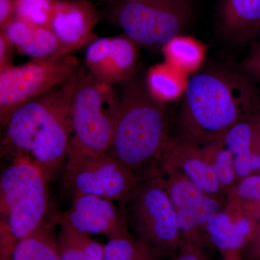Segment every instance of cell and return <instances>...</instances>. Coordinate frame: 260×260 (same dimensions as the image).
Instances as JSON below:
<instances>
[{
    "label": "cell",
    "instance_id": "obj_35",
    "mask_svg": "<svg viewBox=\"0 0 260 260\" xmlns=\"http://www.w3.org/2000/svg\"><path fill=\"white\" fill-rule=\"evenodd\" d=\"M259 124H260V123H259Z\"/></svg>",
    "mask_w": 260,
    "mask_h": 260
},
{
    "label": "cell",
    "instance_id": "obj_15",
    "mask_svg": "<svg viewBox=\"0 0 260 260\" xmlns=\"http://www.w3.org/2000/svg\"><path fill=\"white\" fill-rule=\"evenodd\" d=\"M221 143L233 156L237 177L244 178L260 169L259 116L244 118L228 130Z\"/></svg>",
    "mask_w": 260,
    "mask_h": 260
},
{
    "label": "cell",
    "instance_id": "obj_14",
    "mask_svg": "<svg viewBox=\"0 0 260 260\" xmlns=\"http://www.w3.org/2000/svg\"><path fill=\"white\" fill-rule=\"evenodd\" d=\"M0 32L16 50L32 59H56L70 54L47 27L32 25L15 18Z\"/></svg>",
    "mask_w": 260,
    "mask_h": 260
},
{
    "label": "cell",
    "instance_id": "obj_33",
    "mask_svg": "<svg viewBox=\"0 0 260 260\" xmlns=\"http://www.w3.org/2000/svg\"><path fill=\"white\" fill-rule=\"evenodd\" d=\"M257 204V217L260 220V203H256Z\"/></svg>",
    "mask_w": 260,
    "mask_h": 260
},
{
    "label": "cell",
    "instance_id": "obj_1",
    "mask_svg": "<svg viewBox=\"0 0 260 260\" xmlns=\"http://www.w3.org/2000/svg\"><path fill=\"white\" fill-rule=\"evenodd\" d=\"M77 73L19 108L3 128L2 151L10 160L27 159L42 169L49 180L68 158L71 138L70 112Z\"/></svg>",
    "mask_w": 260,
    "mask_h": 260
},
{
    "label": "cell",
    "instance_id": "obj_22",
    "mask_svg": "<svg viewBox=\"0 0 260 260\" xmlns=\"http://www.w3.org/2000/svg\"><path fill=\"white\" fill-rule=\"evenodd\" d=\"M166 62L189 74L196 72L204 60L205 48L189 37L179 36L162 46Z\"/></svg>",
    "mask_w": 260,
    "mask_h": 260
},
{
    "label": "cell",
    "instance_id": "obj_19",
    "mask_svg": "<svg viewBox=\"0 0 260 260\" xmlns=\"http://www.w3.org/2000/svg\"><path fill=\"white\" fill-rule=\"evenodd\" d=\"M60 231L56 237L61 260H103L105 244L92 239L58 217Z\"/></svg>",
    "mask_w": 260,
    "mask_h": 260
},
{
    "label": "cell",
    "instance_id": "obj_2",
    "mask_svg": "<svg viewBox=\"0 0 260 260\" xmlns=\"http://www.w3.org/2000/svg\"><path fill=\"white\" fill-rule=\"evenodd\" d=\"M114 133L109 153L140 181L153 177L170 146V124L165 104L133 77L121 83Z\"/></svg>",
    "mask_w": 260,
    "mask_h": 260
},
{
    "label": "cell",
    "instance_id": "obj_18",
    "mask_svg": "<svg viewBox=\"0 0 260 260\" xmlns=\"http://www.w3.org/2000/svg\"><path fill=\"white\" fill-rule=\"evenodd\" d=\"M221 23L228 37L240 44L257 38L260 0H223Z\"/></svg>",
    "mask_w": 260,
    "mask_h": 260
},
{
    "label": "cell",
    "instance_id": "obj_28",
    "mask_svg": "<svg viewBox=\"0 0 260 260\" xmlns=\"http://www.w3.org/2000/svg\"><path fill=\"white\" fill-rule=\"evenodd\" d=\"M0 236H1V250H0V260H12L13 251L18 241L10 232L9 228L4 220H1L0 225Z\"/></svg>",
    "mask_w": 260,
    "mask_h": 260
},
{
    "label": "cell",
    "instance_id": "obj_24",
    "mask_svg": "<svg viewBox=\"0 0 260 260\" xmlns=\"http://www.w3.org/2000/svg\"><path fill=\"white\" fill-rule=\"evenodd\" d=\"M59 0H15V18L49 28Z\"/></svg>",
    "mask_w": 260,
    "mask_h": 260
},
{
    "label": "cell",
    "instance_id": "obj_31",
    "mask_svg": "<svg viewBox=\"0 0 260 260\" xmlns=\"http://www.w3.org/2000/svg\"><path fill=\"white\" fill-rule=\"evenodd\" d=\"M15 48L8 40L4 34L0 32V71L13 66L12 54Z\"/></svg>",
    "mask_w": 260,
    "mask_h": 260
},
{
    "label": "cell",
    "instance_id": "obj_5",
    "mask_svg": "<svg viewBox=\"0 0 260 260\" xmlns=\"http://www.w3.org/2000/svg\"><path fill=\"white\" fill-rule=\"evenodd\" d=\"M49 181L42 169L23 158L11 160L2 173L1 220L18 242L46 223Z\"/></svg>",
    "mask_w": 260,
    "mask_h": 260
},
{
    "label": "cell",
    "instance_id": "obj_4",
    "mask_svg": "<svg viewBox=\"0 0 260 260\" xmlns=\"http://www.w3.org/2000/svg\"><path fill=\"white\" fill-rule=\"evenodd\" d=\"M114 86L99 81L80 65L71 104L68 154L109 152L119 102Z\"/></svg>",
    "mask_w": 260,
    "mask_h": 260
},
{
    "label": "cell",
    "instance_id": "obj_34",
    "mask_svg": "<svg viewBox=\"0 0 260 260\" xmlns=\"http://www.w3.org/2000/svg\"><path fill=\"white\" fill-rule=\"evenodd\" d=\"M258 37L260 38V30H259V34H258L257 38Z\"/></svg>",
    "mask_w": 260,
    "mask_h": 260
},
{
    "label": "cell",
    "instance_id": "obj_26",
    "mask_svg": "<svg viewBox=\"0 0 260 260\" xmlns=\"http://www.w3.org/2000/svg\"><path fill=\"white\" fill-rule=\"evenodd\" d=\"M239 198L253 203H260V174L243 178L237 188Z\"/></svg>",
    "mask_w": 260,
    "mask_h": 260
},
{
    "label": "cell",
    "instance_id": "obj_21",
    "mask_svg": "<svg viewBox=\"0 0 260 260\" xmlns=\"http://www.w3.org/2000/svg\"><path fill=\"white\" fill-rule=\"evenodd\" d=\"M12 260H61L52 224L46 222L18 241Z\"/></svg>",
    "mask_w": 260,
    "mask_h": 260
},
{
    "label": "cell",
    "instance_id": "obj_20",
    "mask_svg": "<svg viewBox=\"0 0 260 260\" xmlns=\"http://www.w3.org/2000/svg\"><path fill=\"white\" fill-rule=\"evenodd\" d=\"M186 75L165 61L148 70L145 83L151 95L165 104L184 95L189 80Z\"/></svg>",
    "mask_w": 260,
    "mask_h": 260
},
{
    "label": "cell",
    "instance_id": "obj_12",
    "mask_svg": "<svg viewBox=\"0 0 260 260\" xmlns=\"http://www.w3.org/2000/svg\"><path fill=\"white\" fill-rule=\"evenodd\" d=\"M99 20L96 8L88 0H59L49 28L67 52L73 54L99 38L94 32Z\"/></svg>",
    "mask_w": 260,
    "mask_h": 260
},
{
    "label": "cell",
    "instance_id": "obj_7",
    "mask_svg": "<svg viewBox=\"0 0 260 260\" xmlns=\"http://www.w3.org/2000/svg\"><path fill=\"white\" fill-rule=\"evenodd\" d=\"M189 0H119L114 9L116 23L139 45L164 46L181 36L190 21Z\"/></svg>",
    "mask_w": 260,
    "mask_h": 260
},
{
    "label": "cell",
    "instance_id": "obj_9",
    "mask_svg": "<svg viewBox=\"0 0 260 260\" xmlns=\"http://www.w3.org/2000/svg\"><path fill=\"white\" fill-rule=\"evenodd\" d=\"M139 179L109 152L68 154L62 183L71 197L93 194L120 203Z\"/></svg>",
    "mask_w": 260,
    "mask_h": 260
},
{
    "label": "cell",
    "instance_id": "obj_32",
    "mask_svg": "<svg viewBox=\"0 0 260 260\" xmlns=\"http://www.w3.org/2000/svg\"><path fill=\"white\" fill-rule=\"evenodd\" d=\"M15 0H0V30L15 18Z\"/></svg>",
    "mask_w": 260,
    "mask_h": 260
},
{
    "label": "cell",
    "instance_id": "obj_29",
    "mask_svg": "<svg viewBox=\"0 0 260 260\" xmlns=\"http://www.w3.org/2000/svg\"><path fill=\"white\" fill-rule=\"evenodd\" d=\"M174 254V260H207L201 247L184 241Z\"/></svg>",
    "mask_w": 260,
    "mask_h": 260
},
{
    "label": "cell",
    "instance_id": "obj_3",
    "mask_svg": "<svg viewBox=\"0 0 260 260\" xmlns=\"http://www.w3.org/2000/svg\"><path fill=\"white\" fill-rule=\"evenodd\" d=\"M179 116L182 138L208 146L219 143L255 107L257 98L240 75L208 70L188 80Z\"/></svg>",
    "mask_w": 260,
    "mask_h": 260
},
{
    "label": "cell",
    "instance_id": "obj_23",
    "mask_svg": "<svg viewBox=\"0 0 260 260\" xmlns=\"http://www.w3.org/2000/svg\"><path fill=\"white\" fill-rule=\"evenodd\" d=\"M162 251L138 240L130 234L109 239L103 260H161Z\"/></svg>",
    "mask_w": 260,
    "mask_h": 260
},
{
    "label": "cell",
    "instance_id": "obj_11",
    "mask_svg": "<svg viewBox=\"0 0 260 260\" xmlns=\"http://www.w3.org/2000/svg\"><path fill=\"white\" fill-rule=\"evenodd\" d=\"M59 216L80 232L109 239L130 234L127 220L114 201L93 194L73 197L69 209Z\"/></svg>",
    "mask_w": 260,
    "mask_h": 260
},
{
    "label": "cell",
    "instance_id": "obj_17",
    "mask_svg": "<svg viewBox=\"0 0 260 260\" xmlns=\"http://www.w3.org/2000/svg\"><path fill=\"white\" fill-rule=\"evenodd\" d=\"M212 245L229 258L240 257L243 249L256 228L247 217L233 220L225 212H219L205 225Z\"/></svg>",
    "mask_w": 260,
    "mask_h": 260
},
{
    "label": "cell",
    "instance_id": "obj_8",
    "mask_svg": "<svg viewBox=\"0 0 260 260\" xmlns=\"http://www.w3.org/2000/svg\"><path fill=\"white\" fill-rule=\"evenodd\" d=\"M79 60L73 54L59 59L37 60L0 71V123L5 127L22 106L50 91L76 74Z\"/></svg>",
    "mask_w": 260,
    "mask_h": 260
},
{
    "label": "cell",
    "instance_id": "obj_10",
    "mask_svg": "<svg viewBox=\"0 0 260 260\" xmlns=\"http://www.w3.org/2000/svg\"><path fill=\"white\" fill-rule=\"evenodd\" d=\"M139 44L123 34L98 38L87 47L85 66L94 78L115 85L134 77Z\"/></svg>",
    "mask_w": 260,
    "mask_h": 260
},
{
    "label": "cell",
    "instance_id": "obj_6",
    "mask_svg": "<svg viewBox=\"0 0 260 260\" xmlns=\"http://www.w3.org/2000/svg\"><path fill=\"white\" fill-rule=\"evenodd\" d=\"M133 237L162 251L177 252L184 242L177 211L161 178H147L138 183L119 203Z\"/></svg>",
    "mask_w": 260,
    "mask_h": 260
},
{
    "label": "cell",
    "instance_id": "obj_30",
    "mask_svg": "<svg viewBox=\"0 0 260 260\" xmlns=\"http://www.w3.org/2000/svg\"><path fill=\"white\" fill-rule=\"evenodd\" d=\"M241 257L244 260H260V225L243 249Z\"/></svg>",
    "mask_w": 260,
    "mask_h": 260
},
{
    "label": "cell",
    "instance_id": "obj_27",
    "mask_svg": "<svg viewBox=\"0 0 260 260\" xmlns=\"http://www.w3.org/2000/svg\"><path fill=\"white\" fill-rule=\"evenodd\" d=\"M246 74L260 80V42L252 44L249 54L242 63Z\"/></svg>",
    "mask_w": 260,
    "mask_h": 260
},
{
    "label": "cell",
    "instance_id": "obj_13",
    "mask_svg": "<svg viewBox=\"0 0 260 260\" xmlns=\"http://www.w3.org/2000/svg\"><path fill=\"white\" fill-rule=\"evenodd\" d=\"M201 147L183 140L171 143L158 169L177 171L206 194H212L216 193L221 185L211 162H208V148Z\"/></svg>",
    "mask_w": 260,
    "mask_h": 260
},
{
    "label": "cell",
    "instance_id": "obj_16",
    "mask_svg": "<svg viewBox=\"0 0 260 260\" xmlns=\"http://www.w3.org/2000/svg\"><path fill=\"white\" fill-rule=\"evenodd\" d=\"M173 205L184 242L203 248L204 243L200 229L219 213L218 201L199 188H194L183 193Z\"/></svg>",
    "mask_w": 260,
    "mask_h": 260
},
{
    "label": "cell",
    "instance_id": "obj_25",
    "mask_svg": "<svg viewBox=\"0 0 260 260\" xmlns=\"http://www.w3.org/2000/svg\"><path fill=\"white\" fill-rule=\"evenodd\" d=\"M214 153L213 162H211L214 172L220 185H230L235 179L236 174L233 164V156L221 142L212 145Z\"/></svg>",
    "mask_w": 260,
    "mask_h": 260
}]
</instances>
